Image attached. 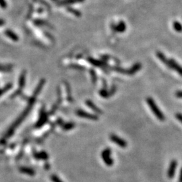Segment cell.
Segmentation results:
<instances>
[{
    "label": "cell",
    "instance_id": "cell-20",
    "mask_svg": "<svg viewBox=\"0 0 182 182\" xmlns=\"http://www.w3.org/2000/svg\"><path fill=\"white\" fill-rule=\"evenodd\" d=\"M12 83H8V84H6L5 86L0 89V96L3 95L4 94H5L6 93H7L8 91H10V90L12 89Z\"/></svg>",
    "mask_w": 182,
    "mask_h": 182
},
{
    "label": "cell",
    "instance_id": "cell-13",
    "mask_svg": "<svg viewBox=\"0 0 182 182\" xmlns=\"http://www.w3.org/2000/svg\"><path fill=\"white\" fill-rule=\"evenodd\" d=\"M86 104L90 107V108L92 109V110L95 111V112L97 113L98 114H102L103 113V111H102L101 109L98 108V107L96 106L95 103H93L92 102L91 100H87L86 101Z\"/></svg>",
    "mask_w": 182,
    "mask_h": 182
},
{
    "label": "cell",
    "instance_id": "cell-14",
    "mask_svg": "<svg viewBox=\"0 0 182 182\" xmlns=\"http://www.w3.org/2000/svg\"><path fill=\"white\" fill-rule=\"evenodd\" d=\"M20 171L22 173V174L30 175V176H33L35 175L34 170L30 167H22L20 168Z\"/></svg>",
    "mask_w": 182,
    "mask_h": 182
},
{
    "label": "cell",
    "instance_id": "cell-11",
    "mask_svg": "<svg viewBox=\"0 0 182 182\" xmlns=\"http://www.w3.org/2000/svg\"><path fill=\"white\" fill-rule=\"evenodd\" d=\"M45 84V79H41L40 80V82H39L38 85H37L36 89H34V91L33 94H32V96H34V97H37V96L39 95V94L41 93V91H42L43 88L44 86V84Z\"/></svg>",
    "mask_w": 182,
    "mask_h": 182
},
{
    "label": "cell",
    "instance_id": "cell-28",
    "mask_svg": "<svg viewBox=\"0 0 182 182\" xmlns=\"http://www.w3.org/2000/svg\"><path fill=\"white\" fill-rule=\"evenodd\" d=\"M0 7L4 9L7 8V3L6 0H0Z\"/></svg>",
    "mask_w": 182,
    "mask_h": 182
},
{
    "label": "cell",
    "instance_id": "cell-24",
    "mask_svg": "<svg viewBox=\"0 0 182 182\" xmlns=\"http://www.w3.org/2000/svg\"><path fill=\"white\" fill-rule=\"evenodd\" d=\"M50 179L53 182H63V181L61 180V179L57 175L53 174L50 176Z\"/></svg>",
    "mask_w": 182,
    "mask_h": 182
},
{
    "label": "cell",
    "instance_id": "cell-27",
    "mask_svg": "<svg viewBox=\"0 0 182 182\" xmlns=\"http://www.w3.org/2000/svg\"><path fill=\"white\" fill-rule=\"evenodd\" d=\"M91 77H92V80H93V83H95L96 82V73L94 70H91Z\"/></svg>",
    "mask_w": 182,
    "mask_h": 182
},
{
    "label": "cell",
    "instance_id": "cell-22",
    "mask_svg": "<svg viewBox=\"0 0 182 182\" xmlns=\"http://www.w3.org/2000/svg\"><path fill=\"white\" fill-rule=\"evenodd\" d=\"M173 27H174L175 31L178 32H182V25L181 23H179V22H174V23H173Z\"/></svg>",
    "mask_w": 182,
    "mask_h": 182
},
{
    "label": "cell",
    "instance_id": "cell-4",
    "mask_svg": "<svg viewBox=\"0 0 182 182\" xmlns=\"http://www.w3.org/2000/svg\"><path fill=\"white\" fill-rule=\"evenodd\" d=\"M109 138H110L111 141H112L113 143L117 144V146H119L121 148H126L128 146V143H127L126 140L114 134H111L109 136Z\"/></svg>",
    "mask_w": 182,
    "mask_h": 182
},
{
    "label": "cell",
    "instance_id": "cell-32",
    "mask_svg": "<svg viewBox=\"0 0 182 182\" xmlns=\"http://www.w3.org/2000/svg\"><path fill=\"white\" fill-rule=\"evenodd\" d=\"M178 182H182V167L181 168L180 171H179V179Z\"/></svg>",
    "mask_w": 182,
    "mask_h": 182
},
{
    "label": "cell",
    "instance_id": "cell-33",
    "mask_svg": "<svg viewBox=\"0 0 182 182\" xmlns=\"http://www.w3.org/2000/svg\"><path fill=\"white\" fill-rule=\"evenodd\" d=\"M5 23H6V22L4 19H0V27L5 25Z\"/></svg>",
    "mask_w": 182,
    "mask_h": 182
},
{
    "label": "cell",
    "instance_id": "cell-21",
    "mask_svg": "<svg viewBox=\"0 0 182 182\" xmlns=\"http://www.w3.org/2000/svg\"><path fill=\"white\" fill-rule=\"evenodd\" d=\"M12 65H1L0 64V72H8L12 70Z\"/></svg>",
    "mask_w": 182,
    "mask_h": 182
},
{
    "label": "cell",
    "instance_id": "cell-25",
    "mask_svg": "<svg viewBox=\"0 0 182 182\" xmlns=\"http://www.w3.org/2000/svg\"><path fill=\"white\" fill-rule=\"evenodd\" d=\"M34 25H36L37 26H43V25H48V24L47 22L43 20H36L34 21Z\"/></svg>",
    "mask_w": 182,
    "mask_h": 182
},
{
    "label": "cell",
    "instance_id": "cell-6",
    "mask_svg": "<svg viewBox=\"0 0 182 182\" xmlns=\"http://www.w3.org/2000/svg\"><path fill=\"white\" fill-rule=\"evenodd\" d=\"M177 167V160L173 159L169 164L168 170H167V177L169 179H173L175 176V172Z\"/></svg>",
    "mask_w": 182,
    "mask_h": 182
},
{
    "label": "cell",
    "instance_id": "cell-18",
    "mask_svg": "<svg viewBox=\"0 0 182 182\" xmlns=\"http://www.w3.org/2000/svg\"><path fill=\"white\" fill-rule=\"evenodd\" d=\"M61 128L65 131H68L73 129L75 127V124L74 122H68V123H65L63 124L62 126H61Z\"/></svg>",
    "mask_w": 182,
    "mask_h": 182
},
{
    "label": "cell",
    "instance_id": "cell-8",
    "mask_svg": "<svg viewBox=\"0 0 182 182\" xmlns=\"http://www.w3.org/2000/svg\"><path fill=\"white\" fill-rule=\"evenodd\" d=\"M47 121H48L47 114L44 109H42L41 111L40 117H39L38 121H37L36 125H35V127H36L37 128H41V127H42L45 123H47Z\"/></svg>",
    "mask_w": 182,
    "mask_h": 182
},
{
    "label": "cell",
    "instance_id": "cell-19",
    "mask_svg": "<svg viewBox=\"0 0 182 182\" xmlns=\"http://www.w3.org/2000/svg\"><path fill=\"white\" fill-rule=\"evenodd\" d=\"M84 1V0H60L58 1V3L61 5H67V4L79 3V2H82Z\"/></svg>",
    "mask_w": 182,
    "mask_h": 182
},
{
    "label": "cell",
    "instance_id": "cell-23",
    "mask_svg": "<svg viewBox=\"0 0 182 182\" xmlns=\"http://www.w3.org/2000/svg\"><path fill=\"white\" fill-rule=\"evenodd\" d=\"M67 11L68 12H70V13H72V14H73L74 15H75L76 16H78V17H80L81 16V13L80 12H79V11L75 10V9L74 8H67Z\"/></svg>",
    "mask_w": 182,
    "mask_h": 182
},
{
    "label": "cell",
    "instance_id": "cell-9",
    "mask_svg": "<svg viewBox=\"0 0 182 182\" xmlns=\"http://www.w3.org/2000/svg\"><path fill=\"white\" fill-rule=\"evenodd\" d=\"M4 33H5L6 37H8L9 39H11V40L13 41L17 42V41L19 40V37L18 36L16 33H15V32L12 30L6 29L5 30V32H4Z\"/></svg>",
    "mask_w": 182,
    "mask_h": 182
},
{
    "label": "cell",
    "instance_id": "cell-29",
    "mask_svg": "<svg viewBox=\"0 0 182 182\" xmlns=\"http://www.w3.org/2000/svg\"><path fill=\"white\" fill-rule=\"evenodd\" d=\"M175 117H176V119L178 120V121L180 122L182 124V114L181 113H176L175 114Z\"/></svg>",
    "mask_w": 182,
    "mask_h": 182
},
{
    "label": "cell",
    "instance_id": "cell-16",
    "mask_svg": "<svg viewBox=\"0 0 182 182\" xmlns=\"http://www.w3.org/2000/svg\"><path fill=\"white\" fill-rule=\"evenodd\" d=\"M126 24H125L124 22H123V21H120L119 24H118L117 26H115V30L119 32H124L125 30H126Z\"/></svg>",
    "mask_w": 182,
    "mask_h": 182
},
{
    "label": "cell",
    "instance_id": "cell-7",
    "mask_svg": "<svg viewBox=\"0 0 182 182\" xmlns=\"http://www.w3.org/2000/svg\"><path fill=\"white\" fill-rule=\"evenodd\" d=\"M76 115L79 116V117H80L82 118H85V119L94 120V121L98 119V117L96 115L88 113V112H86V111H84L83 110L76 111Z\"/></svg>",
    "mask_w": 182,
    "mask_h": 182
},
{
    "label": "cell",
    "instance_id": "cell-12",
    "mask_svg": "<svg viewBox=\"0 0 182 182\" xmlns=\"http://www.w3.org/2000/svg\"><path fill=\"white\" fill-rule=\"evenodd\" d=\"M34 157L35 159L39 160H44V161H47L49 159V155L45 151H41L39 152H35L34 154Z\"/></svg>",
    "mask_w": 182,
    "mask_h": 182
},
{
    "label": "cell",
    "instance_id": "cell-2",
    "mask_svg": "<svg viewBox=\"0 0 182 182\" xmlns=\"http://www.w3.org/2000/svg\"><path fill=\"white\" fill-rule=\"evenodd\" d=\"M146 103H147L148 106L150 107L151 111L155 114V115L156 116V117L158 119L160 120V121H164L165 119V116L162 113L161 109L158 107L157 104L155 103V100L152 98H146Z\"/></svg>",
    "mask_w": 182,
    "mask_h": 182
},
{
    "label": "cell",
    "instance_id": "cell-5",
    "mask_svg": "<svg viewBox=\"0 0 182 182\" xmlns=\"http://www.w3.org/2000/svg\"><path fill=\"white\" fill-rule=\"evenodd\" d=\"M166 65L169 68H171L176 71L179 75L182 76V66L179 65L176 61L173 60V59H170V60H168Z\"/></svg>",
    "mask_w": 182,
    "mask_h": 182
},
{
    "label": "cell",
    "instance_id": "cell-17",
    "mask_svg": "<svg viewBox=\"0 0 182 182\" xmlns=\"http://www.w3.org/2000/svg\"><path fill=\"white\" fill-rule=\"evenodd\" d=\"M88 60H89V61L91 63V64H93V65H95V66L96 67H103V65H105V63L102 62V61H98L97 60H95V59H93L91 58L88 59Z\"/></svg>",
    "mask_w": 182,
    "mask_h": 182
},
{
    "label": "cell",
    "instance_id": "cell-15",
    "mask_svg": "<svg viewBox=\"0 0 182 182\" xmlns=\"http://www.w3.org/2000/svg\"><path fill=\"white\" fill-rule=\"evenodd\" d=\"M141 67L142 65L140 63H136V64L134 65L130 70H128V73H127V74H128V75H133V74L136 73L137 72H138L139 70L141 69Z\"/></svg>",
    "mask_w": 182,
    "mask_h": 182
},
{
    "label": "cell",
    "instance_id": "cell-3",
    "mask_svg": "<svg viewBox=\"0 0 182 182\" xmlns=\"http://www.w3.org/2000/svg\"><path fill=\"white\" fill-rule=\"evenodd\" d=\"M111 153H112L111 149L109 148H106L102 151L101 155H100L105 165L109 167L112 166L114 163L113 159L112 158V156H111Z\"/></svg>",
    "mask_w": 182,
    "mask_h": 182
},
{
    "label": "cell",
    "instance_id": "cell-26",
    "mask_svg": "<svg viewBox=\"0 0 182 182\" xmlns=\"http://www.w3.org/2000/svg\"><path fill=\"white\" fill-rule=\"evenodd\" d=\"M100 95L104 98H107V97H109V96H109V93H108V92L105 89H103L100 91Z\"/></svg>",
    "mask_w": 182,
    "mask_h": 182
},
{
    "label": "cell",
    "instance_id": "cell-10",
    "mask_svg": "<svg viewBox=\"0 0 182 182\" xmlns=\"http://www.w3.org/2000/svg\"><path fill=\"white\" fill-rule=\"evenodd\" d=\"M26 78V72L24 70V71L22 72V73L20 74V77L18 79L19 89L22 90L25 86Z\"/></svg>",
    "mask_w": 182,
    "mask_h": 182
},
{
    "label": "cell",
    "instance_id": "cell-1",
    "mask_svg": "<svg viewBox=\"0 0 182 182\" xmlns=\"http://www.w3.org/2000/svg\"><path fill=\"white\" fill-rule=\"evenodd\" d=\"M36 98L37 97H34V96H32L31 97L29 98V100H28V105H27V107H26V108L25 109V110L21 113V115L17 118L16 121L14 122V124H13L12 126L10 127V129L6 131V134L4 137V139H2V141H3V140H6L7 138H9L10 136H12V134L14 132L15 130L17 128V127L20 126V125L21 124V123L25 119V118L27 117L28 113H29L30 111H31L32 106H33L35 101H36Z\"/></svg>",
    "mask_w": 182,
    "mask_h": 182
},
{
    "label": "cell",
    "instance_id": "cell-30",
    "mask_svg": "<svg viewBox=\"0 0 182 182\" xmlns=\"http://www.w3.org/2000/svg\"><path fill=\"white\" fill-rule=\"evenodd\" d=\"M66 89H67V93L68 94V96H69V100L71 101L72 100V97H71V94H70V87L69 86H67V84H66Z\"/></svg>",
    "mask_w": 182,
    "mask_h": 182
},
{
    "label": "cell",
    "instance_id": "cell-31",
    "mask_svg": "<svg viewBox=\"0 0 182 182\" xmlns=\"http://www.w3.org/2000/svg\"><path fill=\"white\" fill-rule=\"evenodd\" d=\"M175 96H176L177 98H182V91H179L176 92V93H175Z\"/></svg>",
    "mask_w": 182,
    "mask_h": 182
}]
</instances>
